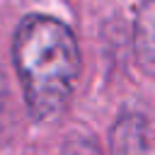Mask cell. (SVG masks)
<instances>
[{"mask_svg": "<svg viewBox=\"0 0 155 155\" xmlns=\"http://www.w3.org/2000/svg\"><path fill=\"white\" fill-rule=\"evenodd\" d=\"M12 61L31 121L56 124L80 78L82 61L73 29L41 12L22 17L12 36Z\"/></svg>", "mask_w": 155, "mask_h": 155, "instance_id": "6da1fadb", "label": "cell"}, {"mask_svg": "<svg viewBox=\"0 0 155 155\" xmlns=\"http://www.w3.org/2000/svg\"><path fill=\"white\" fill-rule=\"evenodd\" d=\"M133 53L140 70L155 75V0H140L133 22Z\"/></svg>", "mask_w": 155, "mask_h": 155, "instance_id": "7a4b0ae2", "label": "cell"}, {"mask_svg": "<svg viewBox=\"0 0 155 155\" xmlns=\"http://www.w3.org/2000/svg\"><path fill=\"white\" fill-rule=\"evenodd\" d=\"M148 148V124L140 114H124L111 128L114 153H140Z\"/></svg>", "mask_w": 155, "mask_h": 155, "instance_id": "3957f363", "label": "cell"}]
</instances>
